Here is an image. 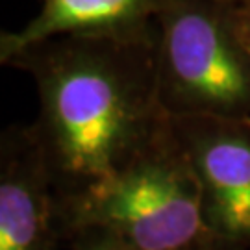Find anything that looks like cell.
<instances>
[{"label":"cell","mask_w":250,"mask_h":250,"mask_svg":"<svg viewBox=\"0 0 250 250\" xmlns=\"http://www.w3.org/2000/svg\"><path fill=\"white\" fill-rule=\"evenodd\" d=\"M11 67L36 82L39 111L28 132L60 202L115 176L167 123L156 85V30L52 37L26 45Z\"/></svg>","instance_id":"6da1fadb"},{"label":"cell","mask_w":250,"mask_h":250,"mask_svg":"<svg viewBox=\"0 0 250 250\" xmlns=\"http://www.w3.org/2000/svg\"><path fill=\"white\" fill-rule=\"evenodd\" d=\"M60 208L65 243L76 233H99L126 250H224L169 117L115 176Z\"/></svg>","instance_id":"7a4b0ae2"},{"label":"cell","mask_w":250,"mask_h":250,"mask_svg":"<svg viewBox=\"0 0 250 250\" xmlns=\"http://www.w3.org/2000/svg\"><path fill=\"white\" fill-rule=\"evenodd\" d=\"M221 0H169L156 19V85L169 119L250 121V54Z\"/></svg>","instance_id":"3957f363"},{"label":"cell","mask_w":250,"mask_h":250,"mask_svg":"<svg viewBox=\"0 0 250 250\" xmlns=\"http://www.w3.org/2000/svg\"><path fill=\"white\" fill-rule=\"evenodd\" d=\"M204 195L206 213L224 250H250V121L169 119Z\"/></svg>","instance_id":"277c9868"},{"label":"cell","mask_w":250,"mask_h":250,"mask_svg":"<svg viewBox=\"0 0 250 250\" xmlns=\"http://www.w3.org/2000/svg\"><path fill=\"white\" fill-rule=\"evenodd\" d=\"M62 245L67 243L60 198L28 139L0 170V250H58Z\"/></svg>","instance_id":"5b68a950"},{"label":"cell","mask_w":250,"mask_h":250,"mask_svg":"<svg viewBox=\"0 0 250 250\" xmlns=\"http://www.w3.org/2000/svg\"><path fill=\"white\" fill-rule=\"evenodd\" d=\"M169 0H41L19 34L24 45L62 36L137 37L156 30Z\"/></svg>","instance_id":"8992f818"},{"label":"cell","mask_w":250,"mask_h":250,"mask_svg":"<svg viewBox=\"0 0 250 250\" xmlns=\"http://www.w3.org/2000/svg\"><path fill=\"white\" fill-rule=\"evenodd\" d=\"M28 139V126H9L0 130V170L26 146Z\"/></svg>","instance_id":"52a82bcc"},{"label":"cell","mask_w":250,"mask_h":250,"mask_svg":"<svg viewBox=\"0 0 250 250\" xmlns=\"http://www.w3.org/2000/svg\"><path fill=\"white\" fill-rule=\"evenodd\" d=\"M67 247L71 250H126L99 233H76L67 241Z\"/></svg>","instance_id":"ba28073f"},{"label":"cell","mask_w":250,"mask_h":250,"mask_svg":"<svg viewBox=\"0 0 250 250\" xmlns=\"http://www.w3.org/2000/svg\"><path fill=\"white\" fill-rule=\"evenodd\" d=\"M24 41L19 32H8L0 28V67L13 65L19 52L24 48Z\"/></svg>","instance_id":"9c48e42d"},{"label":"cell","mask_w":250,"mask_h":250,"mask_svg":"<svg viewBox=\"0 0 250 250\" xmlns=\"http://www.w3.org/2000/svg\"><path fill=\"white\" fill-rule=\"evenodd\" d=\"M232 11H233V21H235L237 32L241 36L243 45L247 46V50L250 54V4L233 6Z\"/></svg>","instance_id":"30bf717a"},{"label":"cell","mask_w":250,"mask_h":250,"mask_svg":"<svg viewBox=\"0 0 250 250\" xmlns=\"http://www.w3.org/2000/svg\"><path fill=\"white\" fill-rule=\"evenodd\" d=\"M224 4H230V6H245V4H250V0H221Z\"/></svg>","instance_id":"8fae6325"}]
</instances>
